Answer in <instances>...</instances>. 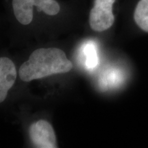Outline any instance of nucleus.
<instances>
[{
	"instance_id": "f257e3e1",
	"label": "nucleus",
	"mask_w": 148,
	"mask_h": 148,
	"mask_svg": "<svg viewBox=\"0 0 148 148\" xmlns=\"http://www.w3.org/2000/svg\"><path fill=\"white\" fill-rule=\"evenodd\" d=\"M73 64L62 49L56 47L39 48L20 66L19 77L23 82H31L54 74L65 73L73 69Z\"/></svg>"
},
{
	"instance_id": "f03ea898",
	"label": "nucleus",
	"mask_w": 148,
	"mask_h": 148,
	"mask_svg": "<svg viewBox=\"0 0 148 148\" xmlns=\"http://www.w3.org/2000/svg\"><path fill=\"white\" fill-rule=\"evenodd\" d=\"M33 5L42 8L50 18L59 16L63 10L58 0H11L12 13L20 25L27 26L34 22Z\"/></svg>"
},
{
	"instance_id": "7ed1b4c3",
	"label": "nucleus",
	"mask_w": 148,
	"mask_h": 148,
	"mask_svg": "<svg viewBox=\"0 0 148 148\" xmlns=\"http://www.w3.org/2000/svg\"><path fill=\"white\" fill-rule=\"evenodd\" d=\"M117 0H93L88 14V25L92 30L103 32L115 22L114 8Z\"/></svg>"
},
{
	"instance_id": "20e7f679",
	"label": "nucleus",
	"mask_w": 148,
	"mask_h": 148,
	"mask_svg": "<svg viewBox=\"0 0 148 148\" xmlns=\"http://www.w3.org/2000/svg\"><path fill=\"white\" fill-rule=\"evenodd\" d=\"M29 134L31 141L38 148L58 147L57 139L53 127L49 122L40 119L30 125Z\"/></svg>"
},
{
	"instance_id": "39448f33",
	"label": "nucleus",
	"mask_w": 148,
	"mask_h": 148,
	"mask_svg": "<svg viewBox=\"0 0 148 148\" xmlns=\"http://www.w3.org/2000/svg\"><path fill=\"white\" fill-rule=\"evenodd\" d=\"M16 75L14 62L7 57H0V103L6 99L9 90L15 83Z\"/></svg>"
},
{
	"instance_id": "423d86ee",
	"label": "nucleus",
	"mask_w": 148,
	"mask_h": 148,
	"mask_svg": "<svg viewBox=\"0 0 148 148\" xmlns=\"http://www.w3.org/2000/svg\"><path fill=\"white\" fill-rule=\"evenodd\" d=\"M130 16L136 28L148 33V0H134Z\"/></svg>"
},
{
	"instance_id": "0eeeda50",
	"label": "nucleus",
	"mask_w": 148,
	"mask_h": 148,
	"mask_svg": "<svg viewBox=\"0 0 148 148\" xmlns=\"http://www.w3.org/2000/svg\"><path fill=\"white\" fill-rule=\"evenodd\" d=\"M124 75L119 69H110L105 72L101 79V84L105 87H114L119 86L123 81Z\"/></svg>"
},
{
	"instance_id": "6e6552de",
	"label": "nucleus",
	"mask_w": 148,
	"mask_h": 148,
	"mask_svg": "<svg viewBox=\"0 0 148 148\" xmlns=\"http://www.w3.org/2000/svg\"><path fill=\"white\" fill-rule=\"evenodd\" d=\"M85 65L88 69H94L99 62L97 49L93 42H88L84 46Z\"/></svg>"
}]
</instances>
